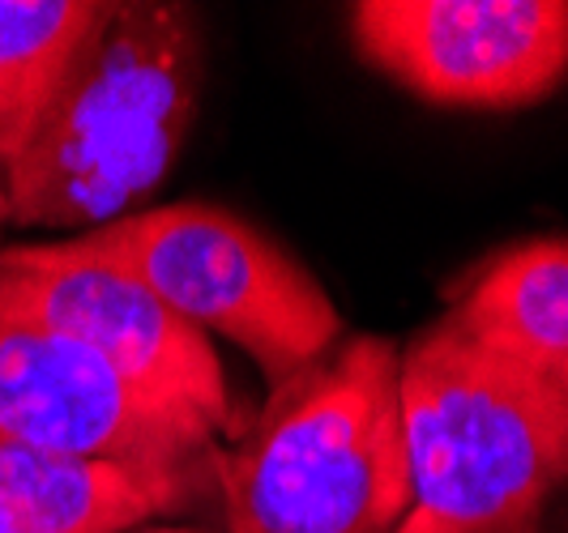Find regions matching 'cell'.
I'll return each mask as SVG.
<instances>
[{
  "label": "cell",
  "mask_w": 568,
  "mask_h": 533,
  "mask_svg": "<svg viewBox=\"0 0 568 533\" xmlns=\"http://www.w3.org/2000/svg\"><path fill=\"white\" fill-rule=\"evenodd\" d=\"M197 90L193 9L108 4L22 154L0 171L4 223L99 230L124 218L175 163L197 115Z\"/></svg>",
  "instance_id": "1"
},
{
  "label": "cell",
  "mask_w": 568,
  "mask_h": 533,
  "mask_svg": "<svg viewBox=\"0 0 568 533\" xmlns=\"http://www.w3.org/2000/svg\"><path fill=\"white\" fill-rule=\"evenodd\" d=\"M410 512L394 533H539L568 482V393L454 320L398 350Z\"/></svg>",
  "instance_id": "2"
},
{
  "label": "cell",
  "mask_w": 568,
  "mask_h": 533,
  "mask_svg": "<svg viewBox=\"0 0 568 533\" xmlns=\"http://www.w3.org/2000/svg\"><path fill=\"white\" fill-rule=\"evenodd\" d=\"M214 470L227 533H394L410 512L398 346L351 337L291 376Z\"/></svg>",
  "instance_id": "3"
},
{
  "label": "cell",
  "mask_w": 568,
  "mask_h": 533,
  "mask_svg": "<svg viewBox=\"0 0 568 533\" xmlns=\"http://www.w3.org/2000/svg\"><path fill=\"white\" fill-rule=\"evenodd\" d=\"M64 244L133 274L201 334H227L270 389L325 359L342 334L338 308L313 274L219 205H159Z\"/></svg>",
  "instance_id": "4"
},
{
  "label": "cell",
  "mask_w": 568,
  "mask_h": 533,
  "mask_svg": "<svg viewBox=\"0 0 568 533\" xmlns=\"http://www.w3.org/2000/svg\"><path fill=\"white\" fill-rule=\"evenodd\" d=\"M0 311L78 341L120 380L197 414L210 431L235 422L210 337L115 265L73 253L69 244L0 248Z\"/></svg>",
  "instance_id": "5"
},
{
  "label": "cell",
  "mask_w": 568,
  "mask_h": 533,
  "mask_svg": "<svg viewBox=\"0 0 568 533\" xmlns=\"http://www.w3.org/2000/svg\"><path fill=\"white\" fill-rule=\"evenodd\" d=\"M372 69L440 107H530L568 78V0H364Z\"/></svg>",
  "instance_id": "6"
},
{
  "label": "cell",
  "mask_w": 568,
  "mask_h": 533,
  "mask_svg": "<svg viewBox=\"0 0 568 533\" xmlns=\"http://www.w3.org/2000/svg\"><path fill=\"white\" fill-rule=\"evenodd\" d=\"M210 427L120 380L69 337L0 311V449L193 470Z\"/></svg>",
  "instance_id": "7"
},
{
  "label": "cell",
  "mask_w": 568,
  "mask_h": 533,
  "mask_svg": "<svg viewBox=\"0 0 568 533\" xmlns=\"http://www.w3.org/2000/svg\"><path fill=\"white\" fill-rule=\"evenodd\" d=\"M189 470L0 449V533H120L189 500Z\"/></svg>",
  "instance_id": "8"
},
{
  "label": "cell",
  "mask_w": 568,
  "mask_h": 533,
  "mask_svg": "<svg viewBox=\"0 0 568 533\" xmlns=\"http://www.w3.org/2000/svg\"><path fill=\"white\" fill-rule=\"evenodd\" d=\"M449 320L568 393V239L551 235L496 253L457 290Z\"/></svg>",
  "instance_id": "9"
},
{
  "label": "cell",
  "mask_w": 568,
  "mask_h": 533,
  "mask_svg": "<svg viewBox=\"0 0 568 533\" xmlns=\"http://www.w3.org/2000/svg\"><path fill=\"white\" fill-rule=\"evenodd\" d=\"M103 9L90 0H0V171L22 154Z\"/></svg>",
  "instance_id": "10"
},
{
  "label": "cell",
  "mask_w": 568,
  "mask_h": 533,
  "mask_svg": "<svg viewBox=\"0 0 568 533\" xmlns=\"http://www.w3.org/2000/svg\"><path fill=\"white\" fill-rule=\"evenodd\" d=\"M150 533H189V530H150Z\"/></svg>",
  "instance_id": "11"
},
{
  "label": "cell",
  "mask_w": 568,
  "mask_h": 533,
  "mask_svg": "<svg viewBox=\"0 0 568 533\" xmlns=\"http://www.w3.org/2000/svg\"><path fill=\"white\" fill-rule=\"evenodd\" d=\"M0 223H4V214H0Z\"/></svg>",
  "instance_id": "12"
}]
</instances>
